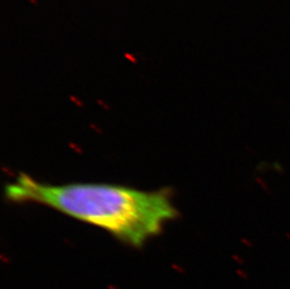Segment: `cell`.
Returning <instances> with one entry per match:
<instances>
[{
  "mask_svg": "<svg viewBox=\"0 0 290 289\" xmlns=\"http://www.w3.org/2000/svg\"><path fill=\"white\" fill-rule=\"evenodd\" d=\"M8 200L50 207L107 231L133 248H141L178 216L167 190L141 191L121 185H51L21 174L5 188Z\"/></svg>",
  "mask_w": 290,
  "mask_h": 289,
  "instance_id": "cell-1",
  "label": "cell"
},
{
  "mask_svg": "<svg viewBox=\"0 0 290 289\" xmlns=\"http://www.w3.org/2000/svg\"><path fill=\"white\" fill-rule=\"evenodd\" d=\"M124 57H125L128 60H130V61L132 62V63H136L137 62V60H136V58H135V57H134V55H131V54H124Z\"/></svg>",
  "mask_w": 290,
  "mask_h": 289,
  "instance_id": "cell-2",
  "label": "cell"
},
{
  "mask_svg": "<svg viewBox=\"0 0 290 289\" xmlns=\"http://www.w3.org/2000/svg\"><path fill=\"white\" fill-rule=\"evenodd\" d=\"M28 1H29L31 4H33V5H35V6H38V5H39L38 0H28Z\"/></svg>",
  "mask_w": 290,
  "mask_h": 289,
  "instance_id": "cell-3",
  "label": "cell"
}]
</instances>
